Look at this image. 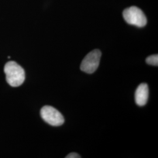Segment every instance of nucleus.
<instances>
[{"label":"nucleus","instance_id":"nucleus-1","mask_svg":"<svg viewBox=\"0 0 158 158\" xmlns=\"http://www.w3.org/2000/svg\"><path fill=\"white\" fill-rule=\"evenodd\" d=\"M4 72L8 83L12 87H18L23 84L25 79V71L21 66L13 61L6 63Z\"/></svg>","mask_w":158,"mask_h":158},{"label":"nucleus","instance_id":"nucleus-5","mask_svg":"<svg viewBox=\"0 0 158 158\" xmlns=\"http://www.w3.org/2000/svg\"><path fill=\"white\" fill-rule=\"evenodd\" d=\"M149 96V89L146 83H142L136 89L135 94L136 104L139 106H143L147 104Z\"/></svg>","mask_w":158,"mask_h":158},{"label":"nucleus","instance_id":"nucleus-2","mask_svg":"<svg viewBox=\"0 0 158 158\" xmlns=\"http://www.w3.org/2000/svg\"><path fill=\"white\" fill-rule=\"evenodd\" d=\"M125 21L130 25L142 28L146 25L147 17L139 8L133 6L125 9L123 12Z\"/></svg>","mask_w":158,"mask_h":158},{"label":"nucleus","instance_id":"nucleus-4","mask_svg":"<svg viewBox=\"0 0 158 158\" xmlns=\"http://www.w3.org/2000/svg\"><path fill=\"white\" fill-rule=\"evenodd\" d=\"M40 115L46 123L52 126H60L64 122L62 114L56 108L49 106H46L42 108Z\"/></svg>","mask_w":158,"mask_h":158},{"label":"nucleus","instance_id":"nucleus-3","mask_svg":"<svg viewBox=\"0 0 158 158\" xmlns=\"http://www.w3.org/2000/svg\"><path fill=\"white\" fill-rule=\"evenodd\" d=\"M102 52L98 49H95L89 53L83 60L80 65V69L88 74L95 72L100 64Z\"/></svg>","mask_w":158,"mask_h":158},{"label":"nucleus","instance_id":"nucleus-6","mask_svg":"<svg viewBox=\"0 0 158 158\" xmlns=\"http://www.w3.org/2000/svg\"><path fill=\"white\" fill-rule=\"evenodd\" d=\"M146 62L147 64L152 66H158V55H153L151 56L148 57L146 59Z\"/></svg>","mask_w":158,"mask_h":158},{"label":"nucleus","instance_id":"nucleus-7","mask_svg":"<svg viewBox=\"0 0 158 158\" xmlns=\"http://www.w3.org/2000/svg\"><path fill=\"white\" fill-rule=\"evenodd\" d=\"M81 156L79 155L78 153L75 152H72L69 153V155H68L66 158H80Z\"/></svg>","mask_w":158,"mask_h":158}]
</instances>
